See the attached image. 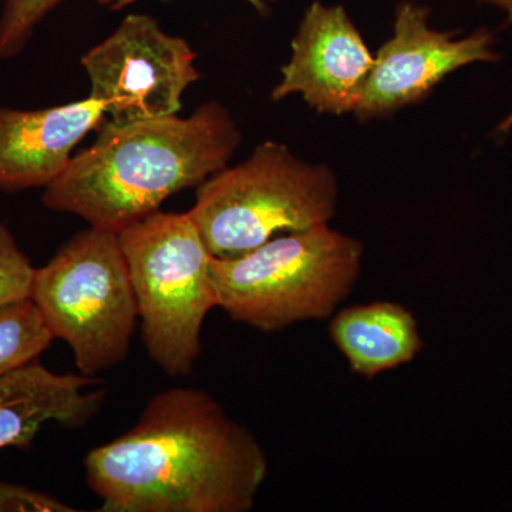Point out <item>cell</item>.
I'll use <instances>...</instances> for the list:
<instances>
[{
	"label": "cell",
	"instance_id": "1",
	"mask_svg": "<svg viewBox=\"0 0 512 512\" xmlns=\"http://www.w3.org/2000/svg\"><path fill=\"white\" fill-rule=\"evenodd\" d=\"M83 464L101 512H249L268 476L255 434L194 387L151 397L130 430Z\"/></svg>",
	"mask_w": 512,
	"mask_h": 512
},
{
	"label": "cell",
	"instance_id": "2",
	"mask_svg": "<svg viewBox=\"0 0 512 512\" xmlns=\"http://www.w3.org/2000/svg\"><path fill=\"white\" fill-rule=\"evenodd\" d=\"M96 131L92 146L45 188L42 202L116 234L228 167L241 143L235 121L215 101L188 117L126 124L106 119Z\"/></svg>",
	"mask_w": 512,
	"mask_h": 512
},
{
	"label": "cell",
	"instance_id": "3",
	"mask_svg": "<svg viewBox=\"0 0 512 512\" xmlns=\"http://www.w3.org/2000/svg\"><path fill=\"white\" fill-rule=\"evenodd\" d=\"M362 262V242L326 224L279 235L235 258L212 256L210 274L217 308L271 333L332 318L355 289Z\"/></svg>",
	"mask_w": 512,
	"mask_h": 512
},
{
	"label": "cell",
	"instance_id": "4",
	"mask_svg": "<svg viewBox=\"0 0 512 512\" xmlns=\"http://www.w3.org/2000/svg\"><path fill=\"white\" fill-rule=\"evenodd\" d=\"M338 184L328 165H313L266 141L251 157L197 187L188 211L215 258H235L279 235L329 224Z\"/></svg>",
	"mask_w": 512,
	"mask_h": 512
},
{
	"label": "cell",
	"instance_id": "5",
	"mask_svg": "<svg viewBox=\"0 0 512 512\" xmlns=\"http://www.w3.org/2000/svg\"><path fill=\"white\" fill-rule=\"evenodd\" d=\"M119 241L148 356L168 376H190L202 326L217 308L212 255L197 225L188 212L158 210L121 229Z\"/></svg>",
	"mask_w": 512,
	"mask_h": 512
},
{
	"label": "cell",
	"instance_id": "6",
	"mask_svg": "<svg viewBox=\"0 0 512 512\" xmlns=\"http://www.w3.org/2000/svg\"><path fill=\"white\" fill-rule=\"evenodd\" d=\"M30 299L82 375L97 377L126 360L138 309L116 232L90 227L74 235L36 269Z\"/></svg>",
	"mask_w": 512,
	"mask_h": 512
},
{
	"label": "cell",
	"instance_id": "7",
	"mask_svg": "<svg viewBox=\"0 0 512 512\" xmlns=\"http://www.w3.org/2000/svg\"><path fill=\"white\" fill-rule=\"evenodd\" d=\"M197 53L183 37L165 33L150 15H128L80 60L90 99L117 124L174 116L185 90L201 79Z\"/></svg>",
	"mask_w": 512,
	"mask_h": 512
},
{
	"label": "cell",
	"instance_id": "8",
	"mask_svg": "<svg viewBox=\"0 0 512 512\" xmlns=\"http://www.w3.org/2000/svg\"><path fill=\"white\" fill-rule=\"evenodd\" d=\"M427 9L400 3L392 39L375 57L362 100L355 111L362 120L383 117L419 103L431 90L460 67L498 59L494 36L480 29L464 39L431 29Z\"/></svg>",
	"mask_w": 512,
	"mask_h": 512
},
{
	"label": "cell",
	"instance_id": "9",
	"mask_svg": "<svg viewBox=\"0 0 512 512\" xmlns=\"http://www.w3.org/2000/svg\"><path fill=\"white\" fill-rule=\"evenodd\" d=\"M373 66L375 57L345 8L315 2L293 37L291 60L271 99L302 94L319 113H355Z\"/></svg>",
	"mask_w": 512,
	"mask_h": 512
},
{
	"label": "cell",
	"instance_id": "10",
	"mask_svg": "<svg viewBox=\"0 0 512 512\" xmlns=\"http://www.w3.org/2000/svg\"><path fill=\"white\" fill-rule=\"evenodd\" d=\"M104 120L106 106L90 97L49 109L0 107V191L49 187Z\"/></svg>",
	"mask_w": 512,
	"mask_h": 512
},
{
	"label": "cell",
	"instance_id": "11",
	"mask_svg": "<svg viewBox=\"0 0 512 512\" xmlns=\"http://www.w3.org/2000/svg\"><path fill=\"white\" fill-rule=\"evenodd\" d=\"M99 377L57 375L39 362L0 379V450H29L46 423L82 429L103 409L106 392L90 387Z\"/></svg>",
	"mask_w": 512,
	"mask_h": 512
},
{
	"label": "cell",
	"instance_id": "12",
	"mask_svg": "<svg viewBox=\"0 0 512 512\" xmlns=\"http://www.w3.org/2000/svg\"><path fill=\"white\" fill-rule=\"evenodd\" d=\"M328 330L352 373L366 379L409 365L423 350L419 322L402 303L375 301L338 309Z\"/></svg>",
	"mask_w": 512,
	"mask_h": 512
},
{
	"label": "cell",
	"instance_id": "13",
	"mask_svg": "<svg viewBox=\"0 0 512 512\" xmlns=\"http://www.w3.org/2000/svg\"><path fill=\"white\" fill-rule=\"evenodd\" d=\"M53 339L32 299L0 308V379L39 359Z\"/></svg>",
	"mask_w": 512,
	"mask_h": 512
},
{
	"label": "cell",
	"instance_id": "14",
	"mask_svg": "<svg viewBox=\"0 0 512 512\" xmlns=\"http://www.w3.org/2000/svg\"><path fill=\"white\" fill-rule=\"evenodd\" d=\"M66 0H5L0 13V59L20 55L40 22Z\"/></svg>",
	"mask_w": 512,
	"mask_h": 512
},
{
	"label": "cell",
	"instance_id": "15",
	"mask_svg": "<svg viewBox=\"0 0 512 512\" xmlns=\"http://www.w3.org/2000/svg\"><path fill=\"white\" fill-rule=\"evenodd\" d=\"M35 271L12 231L0 224V308L30 298Z\"/></svg>",
	"mask_w": 512,
	"mask_h": 512
},
{
	"label": "cell",
	"instance_id": "16",
	"mask_svg": "<svg viewBox=\"0 0 512 512\" xmlns=\"http://www.w3.org/2000/svg\"><path fill=\"white\" fill-rule=\"evenodd\" d=\"M53 495L0 480V512H77Z\"/></svg>",
	"mask_w": 512,
	"mask_h": 512
},
{
	"label": "cell",
	"instance_id": "17",
	"mask_svg": "<svg viewBox=\"0 0 512 512\" xmlns=\"http://www.w3.org/2000/svg\"><path fill=\"white\" fill-rule=\"evenodd\" d=\"M100 5L107 6V8L113 10H120L126 8V6H130L131 3H136L138 0H97ZM252 6H255L258 10L266 9V2H272V0H248Z\"/></svg>",
	"mask_w": 512,
	"mask_h": 512
},
{
	"label": "cell",
	"instance_id": "18",
	"mask_svg": "<svg viewBox=\"0 0 512 512\" xmlns=\"http://www.w3.org/2000/svg\"><path fill=\"white\" fill-rule=\"evenodd\" d=\"M483 3H490V5L498 6L507 12L508 22L512 23V0H480Z\"/></svg>",
	"mask_w": 512,
	"mask_h": 512
},
{
	"label": "cell",
	"instance_id": "19",
	"mask_svg": "<svg viewBox=\"0 0 512 512\" xmlns=\"http://www.w3.org/2000/svg\"><path fill=\"white\" fill-rule=\"evenodd\" d=\"M512 126V114L508 117L507 121L503 124V130H508Z\"/></svg>",
	"mask_w": 512,
	"mask_h": 512
}]
</instances>
